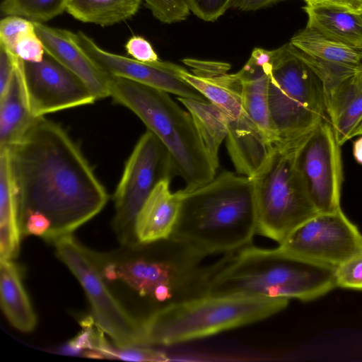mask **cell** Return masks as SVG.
<instances>
[{
    "label": "cell",
    "mask_w": 362,
    "mask_h": 362,
    "mask_svg": "<svg viewBox=\"0 0 362 362\" xmlns=\"http://www.w3.org/2000/svg\"><path fill=\"white\" fill-rule=\"evenodd\" d=\"M6 150L22 237L54 243L106 205V189L59 124L36 117Z\"/></svg>",
    "instance_id": "1"
},
{
    "label": "cell",
    "mask_w": 362,
    "mask_h": 362,
    "mask_svg": "<svg viewBox=\"0 0 362 362\" xmlns=\"http://www.w3.org/2000/svg\"><path fill=\"white\" fill-rule=\"evenodd\" d=\"M100 273L120 302L129 298L140 321L168 307L206 296L215 264L209 256L174 237L148 243L122 245L101 253L93 250Z\"/></svg>",
    "instance_id": "2"
},
{
    "label": "cell",
    "mask_w": 362,
    "mask_h": 362,
    "mask_svg": "<svg viewBox=\"0 0 362 362\" xmlns=\"http://www.w3.org/2000/svg\"><path fill=\"white\" fill-rule=\"evenodd\" d=\"M335 267L279 247L249 245L215 262L206 296H243L317 299L337 288Z\"/></svg>",
    "instance_id": "3"
},
{
    "label": "cell",
    "mask_w": 362,
    "mask_h": 362,
    "mask_svg": "<svg viewBox=\"0 0 362 362\" xmlns=\"http://www.w3.org/2000/svg\"><path fill=\"white\" fill-rule=\"evenodd\" d=\"M182 192L172 237L209 255L235 252L250 245L257 233L252 178L224 170L208 183Z\"/></svg>",
    "instance_id": "4"
},
{
    "label": "cell",
    "mask_w": 362,
    "mask_h": 362,
    "mask_svg": "<svg viewBox=\"0 0 362 362\" xmlns=\"http://www.w3.org/2000/svg\"><path fill=\"white\" fill-rule=\"evenodd\" d=\"M110 97L134 112L165 145L177 174L186 186L197 189L216 175L214 167L188 111L163 90L122 77L108 75Z\"/></svg>",
    "instance_id": "5"
},
{
    "label": "cell",
    "mask_w": 362,
    "mask_h": 362,
    "mask_svg": "<svg viewBox=\"0 0 362 362\" xmlns=\"http://www.w3.org/2000/svg\"><path fill=\"white\" fill-rule=\"evenodd\" d=\"M287 298L204 296L161 310L141 321L140 346L202 339L260 321L285 309Z\"/></svg>",
    "instance_id": "6"
},
{
    "label": "cell",
    "mask_w": 362,
    "mask_h": 362,
    "mask_svg": "<svg viewBox=\"0 0 362 362\" xmlns=\"http://www.w3.org/2000/svg\"><path fill=\"white\" fill-rule=\"evenodd\" d=\"M269 104L276 146L296 144L328 119L325 84L290 42L274 49Z\"/></svg>",
    "instance_id": "7"
},
{
    "label": "cell",
    "mask_w": 362,
    "mask_h": 362,
    "mask_svg": "<svg viewBox=\"0 0 362 362\" xmlns=\"http://www.w3.org/2000/svg\"><path fill=\"white\" fill-rule=\"evenodd\" d=\"M293 145L274 146L251 177L257 212V233L279 244L319 212L296 162Z\"/></svg>",
    "instance_id": "8"
},
{
    "label": "cell",
    "mask_w": 362,
    "mask_h": 362,
    "mask_svg": "<svg viewBox=\"0 0 362 362\" xmlns=\"http://www.w3.org/2000/svg\"><path fill=\"white\" fill-rule=\"evenodd\" d=\"M182 61L191 71L180 66L179 75L229 117L226 146L230 159L246 163L264 154L268 141L244 110L241 83L236 73H228L230 65L193 58Z\"/></svg>",
    "instance_id": "9"
},
{
    "label": "cell",
    "mask_w": 362,
    "mask_h": 362,
    "mask_svg": "<svg viewBox=\"0 0 362 362\" xmlns=\"http://www.w3.org/2000/svg\"><path fill=\"white\" fill-rule=\"evenodd\" d=\"M175 175L177 171L168 150L147 130L127 160L113 195V229L122 245L139 244L135 223L141 209L158 184Z\"/></svg>",
    "instance_id": "10"
},
{
    "label": "cell",
    "mask_w": 362,
    "mask_h": 362,
    "mask_svg": "<svg viewBox=\"0 0 362 362\" xmlns=\"http://www.w3.org/2000/svg\"><path fill=\"white\" fill-rule=\"evenodd\" d=\"M57 257L82 286L97 325L119 347L140 346L141 321L117 298L103 279L93 256L72 235L54 243Z\"/></svg>",
    "instance_id": "11"
},
{
    "label": "cell",
    "mask_w": 362,
    "mask_h": 362,
    "mask_svg": "<svg viewBox=\"0 0 362 362\" xmlns=\"http://www.w3.org/2000/svg\"><path fill=\"white\" fill-rule=\"evenodd\" d=\"M296 162L317 211L341 209L343 170L340 145L328 119L321 120L299 141Z\"/></svg>",
    "instance_id": "12"
},
{
    "label": "cell",
    "mask_w": 362,
    "mask_h": 362,
    "mask_svg": "<svg viewBox=\"0 0 362 362\" xmlns=\"http://www.w3.org/2000/svg\"><path fill=\"white\" fill-rule=\"evenodd\" d=\"M279 245L288 253L336 267L362 252V233L341 209L318 213Z\"/></svg>",
    "instance_id": "13"
},
{
    "label": "cell",
    "mask_w": 362,
    "mask_h": 362,
    "mask_svg": "<svg viewBox=\"0 0 362 362\" xmlns=\"http://www.w3.org/2000/svg\"><path fill=\"white\" fill-rule=\"evenodd\" d=\"M17 66L28 107L35 117L98 100L82 81L46 53L39 62L18 57Z\"/></svg>",
    "instance_id": "14"
},
{
    "label": "cell",
    "mask_w": 362,
    "mask_h": 362,
    "mask_svg": "<svg viewBox=\"0 0 362 362\" xmlns=\"http://www.w3.org/2000/svg\"><path fill=\"white\" fill-rule=\"evenodd\" d=\"M78 43L107 75L122 77L180 98L207 100L178 73L180 66L160 59L144 62L101 48L83 32L76 33Z\"/></svg>",
    "instance_id": "15"
},
{
    "label": "cell",
    "mask_w": 362,
    "mask_h": 362,
    "mask_svg": "<svg viewBox=\"0 0 362 362\" xmlns=\"http://www.w3.org/2000/svg\"><path fill=\"white\" fill-rule=\"evenodd\" d=\"M45 53L82 81L98 100L110 97L106 74L78 43L76 34L42 23H34Z\"/></svg>",
    "instance_id": "16"
},
{
    "label": "cell",
    "mask_w": 362,
    "mask_h": 362,
    "mask_svg": "<svg viewBox=\"0 0 362 362\" xmlns=\"http://www.w3.org/2000/svg\"><path fill=\"white\" fill-rule=\"evenodd\" d=\"M170 179L160 182L142 208L135 223L138 243H148L171 236L178 218L182 192H172Z\"/></svg>",
    "instance_id": "17"
},
{
    "label": "cell",
    "mask_w": 362,
    "mask_h": 362,
    "mask_svg": "<svg viewBox=\"0 0 362 362\" xmlns=\"http://www.w3.org/2000/svg\"><path fill=\"white\" fill-rule=\"evenodd\" d=\"M272 66V61L262 62L250 57L236 74L241 83L244 110L274 147L277 144V137L272 127L269 104Z\"/></svg>",
    "instance_id": "18"
},
{
    "label": "cell",
    "mask_w": 362,
    "mask_h": 362,
    "mask_svg": "<svg viewBox=\"0 0 362 362\" xmlns=\"http://www.w3.org/2000/svg\"><path fill=\"white\" fill-rule=\"evenodd\" d=\"M355 75L325 88L328 120L340 146L351 139L362 117V88Z\"/></svg>",
    "instance_id": "19"
},
{
    "label": "cell",
    "mask_w": 362,
    "mask_h": 362,
    "mask_svg": "<svg viewBox=\"0 0 362 362\" xmlns=\"http://www.w3.org/2000/svg\"><path fill=\"white\" fill-rule=\"evenodd\" d=\"M0 301L5 317L14 328L25 333L34 330L37 317L20 270L12 259H0Z\"/></svg>",
    "instance_id": "20"
},
{
    "label": "cell",
    "mask_w": 362,
    "mask_h": 362,
    "mask_svg": "<svg viewBox=\"0 0 362 362\" xmlns=\"http://www.w3.org/2000/svg\"><path fill=\"white\" fill-rule=\"evenodd\" d=\"M17 59L11 81L0 96V149L16 142L36 118L28 107Z\"/></svg>",
    "instance_id": "21"
},
{
    "label": "cell",
    "mask_w": 362,
    "mask_h": 362,
    "mask_svg": "<svg viewBox=\"0 0 362 362\" xmlns=\"http://www.w3.org/2000/svg\"><path fill=\"white\" fill-rule=\"evenodd\" d=\"M307 27L362 52V16L337 9L305 6Z\"/></svg>",
    "instance_id": "22"
},
{
    "label": "cell",
    "mask_w": 362,
    "mask_h": 362,
    "mask_svg": "<svg viewBox=\"0 0 362 362\" xmlns=\"http://www.w3.org/2000/svg\"><path fill=\"white\" fill-rule=\"evenodd\" d=\"M177 99L190 113L206 151L218 169V150L228 134L229 117L208 100L180 97Z\"/></svg>",
    "instance_id": "23"
},
{
    "label": "cell",
    "mask_w": 362,
    "mask_h": 362,
    "mask_svg": "<svg viewBox=\"0 0 362 362\" xmlns=\"http://www.w3.org/2000/svg\"><path fill=\"white\" fill-rule=\"evenodd\" d=\"M22 238L7 150L0 149V259H16Z\"/></svg>",
    "instance_id": "24"
},
{
    "label": "cell",
    "mask_w": 362,
    "mask_h": 362,
    "mask_svg": "<svg viewBox=\"0 0 362 362\" xmlns=\"http://www.w3.org/2000/svg\"><path fill=\"white\" fill-rule=\"evenodd\" d=\"M305 54L327 62L359 69L362 52L305 26L289 42Z\"/></svg>",
    "instance_id": "25"
},
{
    "label": "cell",
    "mask_w": 362,
    "mask_h": 362,
    "mask_svg": "<svg viewBox=\"0 0 362 362\" xmlns=\"http://www.w3.org/2000/svg\"><path fill=\"white\" fill-rule=\"evenodd\" d=\"M142 0H69L66 11L83 23L109 26L134 16Z\"/></svg>",
    "instance_id": "26"
},
{
    "label": "cell",
    "mask_w": 362,
    "mask_h": 362,
    "mask_svg": "<svg viewBox=\"0 0 362 362\" xmlns=\"http://www.w3.org/2000/svg\"><path fill=\"white\" fill-rule=\"evenodd\" d=\"M69 0H3L1 11L34 23L49 21L66 11Z\"/></svg>",
    "instance_id": "27"
},
{
    "label": "cell",
    "mask_w": 362,
    "mask_h": 362,
    "mask_svg": "<svg viewBox=\"0 0 362 362\" xmlns=\"http://www.w3.org/2000/svg\"><path fill=\"white\" fill-rule=\"evenodd\" d=\"M153 16L163 23L184 21L190 11L185 0H142Z\"/></svg>",
    "instance_id": "28"
},
{
    "label": "cell",
    "mask_w": 362,
    "mask_h": 362,
    "mask_svg": "<svg viewBox=\"0 0 362 362\" xmlns=\"http://www.w3.org/2000/svg\"><path fill=\"white\" fill-rule=\"evenodd\" d=\"M106 358H117L129 361H169L168 354L148 346H132L119 347L112 343Z\"/></svg>",
    "instance_id": "29"
},
{
    "label": "cell",
    "mask_w": 362,
    "mask_h": 362,
    "mask_svg": "<svg viewBox=\"0 0 362 362\" xmlns=\"http://www.w3.org/2000/svg\"><path fill=\"white\" fill-rule=\"evenodd\" d=\"M35 30L34 22L19 16H6L0 21V45L13 54L17 40Z\"/></svg>",
    "instance_id": "30"
},
{
    "label": "cell",
    "mask_w": 362,
    "mask_h": 362,
    "mask_svg": "<svg viewBox=\"0 0 362 362\" xmlns=\"http://www.w3.org/2000/svg\"><path fill=\"white\" fill-rule=\"evenodd\" d=\"M337 287L362 291V252L335 267Z\"/></svg>",
    "instance_id": "31"
},
{
    "label": "cell",
    "mask_w": 362,
    "mask_h": 362,
    "mask_svg": "<svg viewBox=\"0 0 362 362\" xmlns=\"http://www.w3.org/2000/svg\"><path fill=\"white\" fill-rule=\"evenodd\" d=\"M188 8L197 18L214 22L231 8L233 0H185Z\"/></svg>",
    "instance_id": "32"
},
{
    "label": "cell",
    "mask_w": 362,
    "mask_h": 362,
    "mask_svg": "<svg viewBox=\"0 0 362 362\" xmlns=\"http://www.w3.org/2000/svg\"><path fill=\"white\" fill-rule=\"evenodd\" d=\"M13 54L24 62H41L45 54L42 42L35 30L21 35L16 41Z\"/></svg>",
    "instance_id": "33"
},
{
    "label": "cell",
    "mask_w": 362,
    "mask_h": 362,
    "mask_svg": "<svg viewBox=\"0 0 362 362\" xmlns=\"http://www.w3.org/2000/svg\"><path fill=\"white\" fill-rule=\"evenodd\" d=\"M127 54L133 59L144 62H155L159 60L151 44L139 35L131 37L125 44Z\"/></svg>",
    "instance_id": "34"
},
{
    "label": "cell",
    "mask_w": 362,
    "mask_h": 362,
    "mask_svg": "<svg viewBox=\"0 0 362 362\" xmlns=\"http://www.w3.org/2000/svg\"><path fill=\"white\" fill-rule=\"evenodd\" d=\"M17 56L0 45V96L6 91L16 69Z\"/></svg>",
    "instance_id": "35"
},
{
    "label": "cell",
    "mask_w": 362,
    "mask_h": 362,
    "mask_svg": "<svg viewBox=\"0 0 362 362\" xmlns=\"http://www.w3.org/2000/svg\"><path fill=\"white\" fill-rule=\"evenodd\" d=\"M306 5L362 13V0H304Z\"/></svg>",
    "instance_id": "36"
},
{
    "label": "cell",
    "mask_w": 362,
    "mask_h": 362,
    "mask_svg": "<svg viewBox=\"0 0 362 362\" xmlns=\"http://www.w3.org/2000/svg\"><path fill=\"white\" fill-rule=\"evenodd\" d=\"M285 0H233L231 8L243 11H254Z\"/></svg>",
    "instance_id": "37"
},
{
    "label": "cell",
    "mask_w": 362,
    "mask_h": 362,
    "mask_svg": "<svg viewBox=\"0 0 362 362\" xmlns=\"http://www.w3.org/2000/svg\"><path fill=\"white\" fill-rule=\"evenodd\" d=\"M353 155L356 161L362 165V135L354 142Z\"/></svg>",
    "instance_id": "38"
},
{
    "label": "cell",
    "mask_w": 362,
    "mask_h": 362,
    "mask_svg": "<svg viewBox=\"0 0 362 362\" xmlns=\"http://www.w3.org/2000/svg\"><path fill=\"white\" fill-rule=\"evenodd\" d=\"M362 135V117L351 133V138L356 136Z\"/></svg>",
    "instance_id": "39"
},
{
    "label": "cell",
    "mask_w": 362,
    "mask_h": 362,
    "mask_svg": "<svg viewBox=\"0 0 362 362\" xmlns=\"http://www.w3.org/2000/svg\"><path fill=\"white\" fill-rule=\"evenodd\" d=\"M355 77L358 85L362 88V64L360 66L358 71L356 74Z\"/></svg>",
    "instance_id": "40"
},
{
    "label": "cell",
    "mask_w": 362,
    "mask_h": 362,
    "mask_svg": "<svg viewBox=\"0 0 362 362\" xmlns=\"http://www.w3.org/2000/svg\"><path fill=\"white\" fill-rule=\"evenodd\" d=\"M361 16H362V13H361Z\"/></svg>",
    "instance_id": "41"
}]
</instances>
